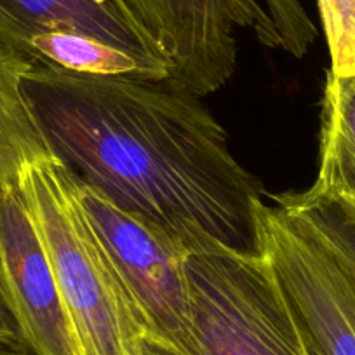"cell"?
<instances>
[{
	"instance_id": "cell-13",
	"label": "cell",
	"mask_w": 355,
	"mask_h": 355,
	"mask_svg": "<svg viewBox=\"0 0 355 355\" xmlns=\"http://www.w3.org/2000/svg\"><path fill=\"white\" fill-rule=\"evenodd\" d=\"M329 49L331 68L338 77H355V0H317Z\"/></svg>"
},
{
	"instance_id": "cell-4",
	"label": "cell",
	"mask_w": 355,
	"mask_h": 355,
	"mask_svg": "<svg viewBox=\"0 0 355 355\" xmlns=\"http://www.w3.org/2000/svg\"><path fill=\"white\" fill-rule=\"evenodd\" d=\"M187 275L190 326L183 355H310L295 312L261 254L192 252Z\"/></svg>"
},
{
	"instance_id": "cell-8",
	"label": "cell",
	"mask_w": 355,
	"mask_h": 355,
	"mask_svg": "<svg viewBox=\"0 0 355 355\" xmlns=\"http://www.w3.org/2000/svg\"><path fill=\"white\" fill-rule=\"evenodd\" d=\"M46 32L84 33L143 60L162 61L122 0H0V42L25 56L30 40Z\"/></svg>"
},
{
	"instance_id": "cell-12",
	"label": "cell",
	"mask_w": 355,
	"mask_h": 355,
	"mask_svg": "<svg viewBox=\"0 0 355 355\" xmlns=\"http://www.w3.org/2000/svg\"><path fill=\"white\" fill-rule=\"evenodd\" d=\"M274 200L298 218L355 279V221L336 204L303 199L300 193H282L274 197Z\"/></svg>"
},
{
	"instance_id": "cell-2",
	"label": "cell",
	"mask_w": 355,
	"mask_h": 355,
	"mask_svg": "<svg viewBox=\"0 0 355 355\" xmlns=\"http://www.w3.org/2000/svg\"><path fill=\"white\" fill-rule=\"evenodd\" d=\"M18 190L49 258L78 355H132L146 334L139 310L56 157L21 171Z\"/></svg>"
},
{
	"instance_id": "cell-10",
	"label": "cell",
	"mask_w": 355,
	"mask_h": 355,
	"mask_svg": "<svg viewBox=\"0 0 355 355\" xmlns=\"http://www.w3.org/2000/svg\"><path fill=\"white\" fill-rule=\"evenodd\" d=\"M32 68L28 58L0 42V193L18 185L26 166L53 155L23 89Z\"/></svg>"
},
{
	"instance_id": "cell-9",
	"label": "cell",
	"mask_w": 355,
	"mask_h": 355,
	"mask_svg": "<svg viewBox=\"0 0 355 355\" xmlns=\"http://www.w3.org/2000/svg\"><path fill=\"white\" fill-rule=\"evenodd\" d=\"M333 202L355 221V77L327 70L320 110V159L317 180L300 193Z\"/></svg>"
},
{
	"instance_id": "cell-7",
	"label": "cell",
	"mask_w": 355,
	"mask_h": 355,
	"mask_svg": "<svg viewBox=\"0 0 355 355\" xmlns=\"http://www.w3.org/2000/svg\"><path fill=\"white\" fill-rule=\"evenodd\" d=\"M0 300L37 355H78L49 258L18 185L0 193Z\"/></svg>"
},
{
	"instance_id": "cell-6",
	"label": "cell",
	"mask_w": 355,
	"mask_h": 355,
	"mask_svg": "<svg viewBox=\"0 0 355 355\" xmlns=\"http://www.w3.org/2000/svg\"><path fill=\"white\" fill-rule=\"evenodd\" d=\"M78 185L85 213L131 293L146 334L183 355L190 326V252L155 223Z\"/></svg>"
},
{
	"instance_id": "cell-5",
	"label": "cell",
	"mask_w": 355,
	"mask_h": 355,
	"mask_svg": "<svg viewBox=\"0 0 355 355\" xmlns=\"http://www.w3.org/2000/svg\"><path fill=\"white\" fill-rule=\"evenodd\" d=\"M259 254L277 277L310 355H355V279L281 206L256 209Z\"/></svg>"
},
{
	"instance_id": "cell-14",
	"label": "cell",
	"mask_w": 355,
	"mask_h": 355,
	"mask_svg": "<svg viewBox=\"0 0 355 355\" xmlns=\"http://www.w3.org/2000/svg\"><path fill=\"white\" fill-rule=\"evenodd\" d=\"M132 355H180L176 350H173L171 347H167L162 341L155 340V338L148 336V334H143L138 341H136V347L132 350Z\"/></svg>"
},
{
	"instance_id": "cell-15",
	"label": "cell",
	"mask_w": 355,
	"mask_h": 355,
	"mask_svg": "<svg viewBox=\"0 0 355 355\" xmlns=\"http://www.w3.org/2000/svg\"><path fill=\"white\" fill-rule=\"evenodd\" d=\"M0 341H21L11 315L0 300Z\"/></svg>"
},
{
	"instance_id": "cell-1",
	"label": "cell",
	"mask_w": 355,
	"mask_h": 355,
	"mask_svg": "<svg viewBox=\"0 0 355 355\" xmlns=\"http://www.w3.org/2000/svg\"><path fill=\"white\" fill-rule=\"evenodd\" d=\"M26 101L51 153L77 180L187 251L259 254L265 189L200 98L164 80L33 64Z\"/></svg>"
},
{
	"instance_id": "cell-16",
	"label": "cell",
	"mask_w": 355,
	"mask_h": 355,
	"mask_svg": "<svg viewBox=\"0 0 355 355\" xmlns=\"http://www.w3.org/2000/svg\"><path fill=\"white\" fill-rule=\"evenodd\" d=\"M0 355H37L23 341H0Z\"/></svg>"
},
{
	"instance_id": "cell-3",
	"label": "cell",
	"mask_w": 355,
	"mask_h": 355,
	"mask_svg": "<svg viewBox=\"0 0 355 355\" xmlns=\"http://www.w3.org/2000/svg\"><path fill=\"white\" fill-rule=\"evenodd\" d=\"M166 63V84L202 98L237 67V32L252 30L266 47L303 58L317 26L302 0H122Z\"/></svg>"
},
{
	"instance_id": "cell-11",
	"label": "cell",
	"mask_w": 355,
	"mask_h": 355,
	"mask_svg": "<svg viewBox=\"0 0 355 355\" xmlns=\"http://www.w3.org/2000/svg\"><path fill=\"white\" fill-rule=\"evenodd\" d=\"M25 56L33 64L98 77H136L167 80L162 61H150L94 37L75 32L39 33L28 42Z\"/></svg>"
}]
</instances>
